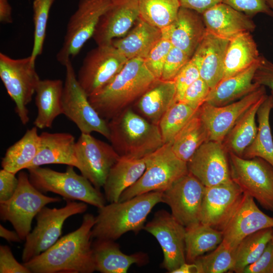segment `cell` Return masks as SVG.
<instances>
[{
    "instance_id": "cell-1",
    "label": "cell",
    "mask_w": 273,
    "mask_h": 273,
    "mask_svg": "<svg viewBox=\"0 0 273 273\" xmlns=\"http://www.w3.org/2000/svg\"><path fill=\"white\" fill-rule=\"evenodd\" d=\"M95 219L92 214H85L79 228L23 264L31 273L93 272L95 265L92 239Z\"/></svg>"
},
{
    "instance_id": "cell-2",
    "label": "cell",
    "mask_w": 273,
    "mask_h": 273,
    "mask_svg": "<svg viewBox=\"0 0 273 273\" xmlns=\"http://www.w3.org/2000/svg\"><path fill=\"white\" fill-rule=\"evenodd\" d=\"M156 79L143 59H129L108 84L88 99L100 116L110 120L130 107Z\"/></svg>"
},
{
    "instance_id": "cell-3",
    "label": "cell",
    "mask_w": 273,
    "mask_h": 273,
    "mask_svg": "<svg viewBox=\"0 0 273 273\" xmlns=\"http://www.w3.org/2000/svg\"><path fill=\"white\" fill-rule=\"evenodd\" d=\"M159 203H162V191H153L99 208L93 238L116 241L128 232L137 234L144 230L147 216Z\"/></svg>"
},
{
    "instance_id": "cell-4",
    "label": "cell",
    "mask_w": 273,
    "mask_h": 273,
    "mask_svg": "<svg viewBox=\"0 0 273 273\" xmlns=\"http://www.w3.org/2000/svg\"><path fill=\"white\" fill-rule=\"evenodd\" d=\"M108 126L109 140L120 157L144 158L164 144L158 125L131 107L110 119Z\"/></svg>"
},
{
    "instance_id": "cell-5",
    "label": "cell",
    "mask_w": 273,
    "mask_h": 273,
    "mask_svg": "<svg viewBox=\"0 0 273 273\" xmlns=\"http://www.w3.org/2000/svg\"><path fill=\"white\" fill-rule=\"evenodd\" d=\"M74 166L65 172L41 166L27 168L31 183L43 193L52 192L66 200H78L98 208L106 205L105 196L86 177L77 174Z\"/></svg>"
},
{
    "instance_id": "cell-6",
    "label": "cell",
    "mask_w": 273,
    "mask_h": 273,
    "mask_svg": "<svg viewBox=\"0 0 273 273\" xmlns=\"http://www.w3.org/2000/svg\"><path fill=\"white\" fill-rule=\"evenodd\" d=\"M146 167L139 179L121 194L118 201L153 191H163L188 172L187 162L173 153L171 144H165L145 157Z\"/></svg>"
},
{
    "instance_id": "cell-7",
    "label": "cell",
    "mask_w": 273,
    "mask_h": 273,
    "mask_svg": "<svg viewBox=\"0 0 273 273\" xmlns=\"http://www.w3.org/2000/svg\"><path fill=\"white\" fill-rule=\"evenodd\" d=\"M18 178V187L13 196L0 203V217L10 222L21 240H25L31 231L33 218L40 210L47 204L59 202L61 199L49 197L38 190L25 171H20Z\"/></svg>"
},
{
    "instance_id": "cell-8",
    "label": "cell",
    "mask_w": 273,
    "mask_h": 273,
    "mask_svg": "<svg viewBox=\"0 0 273 273\" xmlns=\"http://www.w3.org/2000/svg\"><path fill=\"white\" fill-rule=\"evenodd\" d=\"M0 78L15 104V111L21 123L29 122L27 105L32 101L40 80L35 69V63L30 56L13 59L0 53Z\"/></svg>"
},
{
    "instance_id": "cell-9",
    "label": "cell",
    "mask_w": 273,
    "mask_h": 273,
    "mask_svg": "<svg viewBox=\"0 0 273 273\" xmlns=\"http://www.w3.org/2000/svg\"><path fill=\"white\" fill-rule=\"evenodd\" d=\"M229 160L232 180L244 194L273 212V166L261 158L247 159L232 153Z\"/></svg>"
},
{
    "instance_id": "cell-10",
    "label": "cell",
    "mask_w": 273,
    "mask_h": 273,
    "mask_svg": "<svg viewBox=\"0 0 273 273\" xmlns=\"http://www.w3.org/2000/svg\"><path fill=\"white\" fill-rule=\"evenodd\" d=\"M87 209V203L70 200L60 208H42L36 216L35 227L25 239L22 253L23 263L52 246L59 239L65 221L70 216L84 213Z\"/></svg>"
},
{
    "instance_id": "cell-11",
    "label": "cell",
    "mask_w": 273,
    "mask_h": 273,
    "mask_svg": "<svg viewBox=\"0 0 273 273\" xmlns=\"http://www.w3.org/2000/svg\"><path fill=\"white\" fill-rule=\"evenodd\" d=\"M64 66L66 74L62 100L63 114L76 125L81 133L96 132L109 140L108 122L100 116L90 103L77 80L71 60L67 61Z\"/></svg>"
},
{
    "instance_id": "cell-12",
    "label": "cell",
    "mask_w": 273,
    "mask_h": 273,
    "mask_svg": "<svg viewBox=\"0 0 273 273\" xmlns=\"http://www.w3.org/2000/svg\"><path fill=\"white\" fill-rule=\"evenodd\" d=\"M109 3L110 0H79L76 11L68 22L62 46L56 55L60 64L64 66L76 56L93 37Z\"/></svg>"
},
{
    "instance_id": "cell-13",
    "label": "cell",
    "mask_w": 273,
    "mask_h": 273,
    "mask_svg": "<svg viewBox=\"0 0 273 273\" xmlns=\"http://www.w3.org/2000/svg\"><path fill=\"white\" fill-rule=\"evenodd\" d=\"M127 60L111 43L98 46L84 57L77 80L89 97L108 84Z\"/></svg>"
},
{
    "instance_id": "cell-14",
    "label": "cell",
    "mask_w": 273,
    "mask_h": 273,
    "mask_svg": "<svg viewBox=\"0 0 273 273\" xmlns=\"http://www.w3.org/2000/svg\"><path fill=\"white\" fill-rule=\"evenodd\" d=\"M205 186L189 172L162 192V203L168 205L173 217L186 228L200 223Z\"/></svg>"
},
{
    "instance_id": "cell-15",
    "label": "cell",
    "mask_w": 273,
    "mask_h": 273,
    "mask_svg": "<svg viewBox=\"0 0 273 273\" xmlns=\"http://www.w3.org/2000/svg\"><path fill=\"white\" fill-rule=\"evenodd\" d=\"M144 230L153 235L162 250V267L172 272L186 262V228L165 210L157 211Z\"/></svg>"
},
{
    "instance_id": "cell-16",
    "label": "cell",
    "mask_w": 273,
    "mask_h": 273,
    "mask_svg": "<svg viewBox=\"0 0 273 273\" xmlns=\"http://www.w3.org/2000/svg\"><path fill=\"white\" fill-rule=\"evenodd\" d=\"M75 150L81 174L100 190L120 156L111 145L91 134L81 133L76 142Z\"/></svg>"
},
{
    "instance_id": "cell-17",
    "label": "cell",
    "mask_w": 273,
    "mask_h": 273,
    "mask_svg": "<svg viewBox=\"0 0 273 273\" xmlns=\"http://www.w3.org/2000/svg\"><path fill=\"white\" fill-rule=\"evenodd\" d=\"M266 95L265 87L260 85L241 99L224 106L216 107L205 102L198 111L208 131L209 140L222 143L239 119Z\"/></svg>"
},
{
    "instance_id": "cell-18",
    "label": "cell",
    "mask_w": 273,
    "mask_h": 273,
    "mask_svg": "<svg viewBox=\"0 0 273 273\" xmlns=\"http://www.w3.org/2000/svg\"><path fill=\"white\" fill-rule=\"evenodd\" d=\"M187 164L188 172L206 187L232 180L229 153L222 143L211 140L205 142Z\"/></svg>"
},
{
    "instance_id": "cell-19",
    "label": "cell",
    "mask_w": 273,
    "mask_h": 273,
    "mask_svg": "<svg viewBox=\"0 0 273 273\" xmlns=\"http://www.w3.org/2000/svg\"><path fill=\"white\" fill-rule=\"evenodd\" d=\"M243 196L241 189L233 180L205 187L200 222L222 231Z\"/></svg>"
},
{
    "instance_id": "cell-20",
    "label": "cell",
    "mask_w": 273,
    "mask_h": 273,
    "mask_svg": "<svg viewBox=\"0 0 273 273\" xmlns=\"http://www.w3.org/2000/svg\"><path fill=\"white\" fill-rule=\"evenodd\" d=\"M273 228V217L262 212L254 199L244 194L222 230V242L236 248L246 237L259 230Z\"/></svg>"
},
{
    "instance_id": "cell-21",
    "label": "cell",
    "mask_w": 273,
    "mask_h": 273,
    "mask_svg": "<svg viewBox=\"0 0 273 273\" xmlns=\"http://www.w3.org/2000/svg\"><path fill=\"white\" fill-rule=\"evenodd\" d=\"M139 0H110L93 38L98 46L111 43L124 36L139 18Z\"/></svg>"
},
{
    "instance_id": "cell-22",
    "label": "cell",
    "mask_w": 273,
    "mask_h": 273,
    "mask_svg": "<svg viewBox=\"0 0 273 273\" xmlns=\"http://www.w3.org/2000/svg\"><path fill=\"white\" fill-rule=\"evenodd\" d=\"M161 30L172 46L191 58L207 32L201 14L181 7L174 21Z\"/></svg>"
},
{
    "instance_id": "cell-23",
    "label": "cell",
    "mask_w": 273,
    "mask_h": 273,
    "mask_svg": "<svg viewBox=\"0 0 273 273\" xmlns=\"http://www.w3.org/2000/svg\"><path fill=\"white\" fill-rule=\"evenodd\" d=\"M202 16L207 32L229 40L241 33H251L256 28L251 17L222 2Z\"/></svg>"
},
{
    "instance_id": "cell-24",
    "label": "cell",
    "mask_w": 273,
    "mask_h": 273,
    "mask_svg": "<svg viewBox=\"0 0 273 273\" xmlns=\"http://www.w3.org/2000/svg\"><path fill=\"white\" fill-rule=\"evenodd\" d=\"M229 41L207 32L192 57L198 67L200 77L211 89L223 78Z\"/></svg>"
},
{
    "instance_id": "cell-25",
    "label": "cell",
    "mask_w": 273,
    "mask_h": 273,
    "mask_svg": "<svg viewBox=\"0 0 273 273\" xmlns=\"http://www.w3.org/2000/svg\"><path fill=\"white\" fill-rule=\"evenodd\" d=\"M38 153L27 168L50 164H65L79 169L74 136L67 132H42Z\"/></svg>"
},
{
    "instance_id": "cell-26",
    "label": "cell",
    "mask_w": 273,
    "mask_h": 273,
    "mask_svg": "<svg viewBox=\"0 0 273 273\" xmlns=\"http://www.w3.org/2000/svg\"><path fill=\"white\" fill-rule=\"evenodd\" d=\"M92 250L95 271L101 273H126L132 264L142 266L148 262L147 254H125L113 240L96 239L92 243Z\"/></svg>"
},
{
    "instance_id": "cell-27",
    "label": "cell",
    "mask_w": 273,
    "mask_h": 273,
    "mask_svg": "<svg viewBox=\"0 0 273 273\" xmlns=\"http://www.w3.org/2000/svg\"><path fill=\"white\" fill-rule=\"evenodd\" d=\"M176 101L174 81L156 79L135 102V111L158 125L162 116Z\"/></svg>"
},
{
    "instance_id": "cell-28",
    "label": "cell",
    "mask_w": 273,
    "mask_h": 273,
    "mask_svg": "<svg viewBox=\"0 0 273 273\" xmlns=\"http://www.w3.org/2000/svg\"><path fill=\"white\" fill-rule=\"evenodd\" d=\"M161 37L160 29L139 17L124 36L113 39L111 44L127 60H144Z\"/></svg>"
},
{
    "instance_id": "cell-29",
    "label": "cell",
    "mask_w": 273,
    "mask_h": 273,
    "mask_svg": "<svg viewBox=\"0 0 273 273\" xmlns=\"http://www.w3.org/2000/svg\"><path fill=\"white\" fill-rule=\"evenodd\" d=\"M146 167L145 157H120L111 168L103 187L106 200L109 203L118 202L123 192L141 177Z\"/></svg>"
},
{
    "instance_id": "cell-30",
    "label": "cell",
    "mask_w": 273,
    "mask_h": 273,
    "mask_svg": "<svg viewBox=\"0 0 273 273\" xmlns=\"http://www.w3.org/2000/svg\"><path fill=\"white\" fill-rule=\"evenodd\" d=\"M64 83L59 79L39 81L35 91L37 116L33 122L37 128L52 127L55 119L63 114L62 94Z\"/></svg>"
},
{
    "instance_id": "cell-31",
    "label": "cell",
    "mask_w": 273,
    "mask_h": 273,
    "mask_svg": "<svg viewBox=\"0 0 273 273\" xmlns=\"http://www.w3.org/2000/svg\"><path fill=\"white\" fill-rule=\"evenodd\" d=\"M260 60L246 70L222 79L211 89L205 102L214 106H222L236 101L256 89L260 85L254 82L253 78Z\"/></svg>"
},
{
    "instance_id": "cell-32",
    "label": "cell",
    "mask_w": 273,
    "mask_h": 273,
    "mask_svg": "<svg viewBox=\"0 0 273 273\" xmlns=\"http://www.w3.org/2000/svg\"><path fill=\"white\" fill-rule=\"evenodd\" d=\"M261 56L251 32L241 33L229 41L222 79L240 73L260 60Z\"/></svg>"
},
{
    "instance_id": "cell-33",
    "label": "cell",
    "mask_w": 273,
    "mask_h": 273,
    "mask_svg": "<svg viewBox=\"0 0 273 273\" xmlns=\"http://www.w3.org/2000/svg\"><path fill=\"white\" fill-rule=\"evenodd\" d=\"M267 95L261 98L239 119L222 142L228 153L242 157L245 150L254 140L257 131V112Z\"/></svg>"
},
{
    "instance_id": "cell-34",
    "label": "cell",
    "mask_w": 273,
    "mask_h": 273,
    "mask_svg": "<svg viewBox=\"0 0 273 273\" xmlns=\"http://www.w3.org/2000/svg\"><path fill=\"white\" fill-rule=\"evenodd\" d=\"M273 109V98L267 95L257 112L258 122L256 136L245 150L242 157L247 159L261 158L273 166V139L269 122Z\"/></svg>"
},
{
    "instance_id": "cell-35",
    "label": "cell",
    "mask_w": 273,
    "mask_h": 273,
    "mask_svg": "<svg viewBox=\"0 0 273 273\" xmlns=\"http://www.w3.org/2000/svg\"><path fill=\"white\" fill-rule=\"evenodd\" d=\"M40 142L36 127L27 129L20 140L7 150L2 160V168L15 174L27 169L38 153Z\"/></svg>"
},
{
    "instance_id": "cell-36",
    "label": "cell",
    "mask_w": 273,
    "mask_h": 273,
    "mask_svg": "<svg viewBox=\"0 0 273 273\" xmlns=\"http://www.w3.org/2000/svg\"><path fill=\"white\" fill-rule=\"evenodd\" d=\"M208 141V131L198 110L170 144L175 155L187 163L197 150Z\"/></svg>"
},
{
    "instance_id": "cell-37",
    "label": "cell",
    "mask_w": 273,
    "mask_h": 273,
    "mask_svg": "<svg viewBox=\"0 0 273 273\" xmlns=\"http://www.w3.org/2000/svg\"><path fill=\"white\" fill-rule=\"evenodd\" d=\"M186 229V259L189 263L214 250L223 240L222 231L201 222Z\"/></svg>"
},
{
    "instance_id": "cell-38",
    "label": "cell",
    "mask_w": 273,
    "mask_h": 273,
    "mask_svg": "<svg viewBox=\"0 0 273 273\" xmlns=\"http://www.w3.org/2000/svg\"><path fill=\"white\" fill-rule=\"evenodd\" d=\"M272 237L273 228H269L244 238L237 246L235 264L232 271L242 273L246 266L260 257Z\"/></svg>"
},
{
    "instance_id": "cell-39",
    "label": "cell",
    "mask_w": 273,
    "mask_h": 273,
    "mask_svg": "<svg viewBox=\"0 0 273 273\" xmlns=\"http://www.w3.org/2000/svg\"><path fill=\"white\" fill-rule=\"evenodd\" d=\"M139 17L160 30L170 25L181 7L179 0H139Z\"/></svg>"
},
{
    "instance_id": "cell-40",
    "label": "cell",
    "mask_w": 273,
    "mask_h": 273,
    "mask_svg": "<svg viewBox=\"0 0 273 273\" xmlns=\"http://www.w3.org/2000/svg\"><path fill=\"white\" fill-rule=\"evenodd\" d=\"M197 110L183 101H176L170 106L158 123L164 144L171 143Z\"/></svg>"
},
{
    "instance_id": "cell-41",
    "label": "cell",
    "mask_w": 273,
    "mask_h": 273,
    "mask_svg": "<svg viewBox=\"0 0 273 273\" xmlns=\"http://www.w3.org/2000/svg\"><path fill=\"white\" fill-rule=\"evenodd\" d=\"M236 248L222 241L209 253L201 255L194 261L198 273H223L232 271L235 262Z\"/></svg>"
},
{
    "instance_id": "cell-42",
    "label": "cell",
    "mask_w": 273,
    "mask_h": 273,
    "mask_svg": "<svg viewBox=\"0 0 273 273\" xmlns=\"http://www.w3.org/2000/svg\"><path fill=\"white\" fill-rule=\"evenodd\" d=\"M55 0H33L32 4L34 37L30 55L33 62L43 51L48 21L51 9Z\"/></svg>"
},
{
    "instance_id": "cell-43",
    "label": "cell",
    "mask_w": 273,
    "mask_h": 273,
    "mask_svg": "<svg viewBox=\"0 0 273 273\" xmlns=\"http://www.w3.org/2000/svg\"><path fill=\"white\" fill-rule=\"evenodd\" d=\"M172 47L170 41L162 35L161 38L144 59L147 68L156 79L161 78L164 63Z\"/></svg>"
},
{
    "instance_id": "cell-44",
    "label": "cell",
    "mask_w": 273,
    "mask_h": 273,
    "mask_svg": "<svg viewBox=\"0 0 273 273\" xmlns=\"http://www.w3.org/2000/svg\"><path fill=\"white\" fill-rule=\"evenodd\" d=\"M200 77L198 67L191 58L173 80L176 88V101H181L186 89Z\"/></svg>"
},
{
    "instance_id": "cell-45",
    "label": "cell",
    "mask_w": 273,
    "mask_h": 273,
    "mask_svg": "<svg viewBox=\"0 0 273 273\" xmlns=\"http://www.w3.org/2000/svg\"><path fill=\"white\" fill-rule=\"evenodd\" d=\"M191 58L184 52L172 46L164 63L161 79L173 80Z\"/></svg>"
},
{
    "instance_id": "cell-46",
    "label": "cell",
    "mask_w": 273,
    "mask_h": 273,
    "mask_svg": "<svg viewBox=\"0 0 273 273\" xmlns=\"http://www.w3.org/2000/svg\"><path fill=\"white\" fill-rule=\"evenodd\" d=\"M211 89L206 82L200 77L186 89L181 101L197 110L205 103Z\"/></svg>"
},
{
    "instance_id": "cell-47",
    "label": "cell",
    "mask_w": 273,
    "mask_h": 273,
    "mask_svg": "<svg viewBox=\"0 0 273 273\" xmlns=\"http://www.w3.org/2000/svg\"><path fill=\"white\" fill-rule=\"evenodd\" d=\"M222 3L251 18L260 13L273 17V11L265 0H222Z\"/></svg>"
},
{
    "instance_id": "cell-48",
    "label": "cell",
    "mask_w": 273,
    "mask_h": 273,
    "mask_svg": "<svg viewBox=\"0 0 273 273\" xmlns=\"http://www.w3.org/2000/svg\"><path fill=\"white\" fill-rule=\"evenodd\" d=\"M242 273H273V237L260 257L246 266Z\"/></svg>"
},
{
    "instance_id": "cell-49",
    "label": "cell",
    "mask_w": 273,
    "mask_h": 273,
    "mask_svg": "<svg viewBox=\"0 0 273 273\" xmlns=\"http://www.w3.org/2000/svg\"><path fill=\"white\" fill-rule=\"evenodd\" d=\"M1 273H31L24 264H20L14 257L10 248L7 245L0 246Z\"/></svg>"
},
{
    "instance_id": "cell-50",
    "label": "cell",
    "mask_w": 273,
    "mask_h": 273,
    "mask_svg": "<svg viewBox=\"0 0 273 273\" xmlns=\"http://www.w3.org/2000/svg\"><path fill=\"white\" fill-rule=\"evenodd\" d=\"M253 81L260 85L268 87L273 98V62L262 55L255 71Z\"/></svg>"
},
{
    "instance_id": "cell-51",
    "label": "cell",
    "mask_w": 273,
    "mask_h": 273,
    "mask_svg": "<svg viewBox=\"0 0 273 273\" xmlns=\"http://www.w3.org/2000/svg\"><path fill=\"white\" fill-rule=\"evenodd\" d=\"M15 173L3 168L0 170V203L9 200L16 192L18 178Z\"/></svg>"
},
{
    "instance_id": "cell-52",
    "label": "cell",
    "mask_w": 273,
    "mask_h": 273,
    "mask_svg": "<svg viewBox=\"0 0 273 273\" xmlns=\"http://www.w3.org/2000/svg\"><path fill=\"white\" fill-rule=\"evenodd\" d=\"M181 7L202 14L207 10L222 2V0H179Z\"/></svg>"
},
{
    "instance_id": "cell-53",
    "label": "cell",
    "mask_w": 273,
    "mask_h": 273,
    "mask_svg": "<svg viewBox=\"0 0 273 273\" xmlns=\"http://www.w3.org/2000/svg\"><path fill=\"white\" fill-rule=\"evenodd\" d=\"M12 9L8 0H0V22L9 24L13 22Z\"/></svg>"
},
{
    "instance_id": "cell-54",
    "label": "cell",
    "mask_w": 273,
    "mask_h": 273,
    "mask_svg": "<svg viewBox=\"0 0 273 273\" xmlns=\"http://www.w3.org/2000/svg\"><path fill=\"white\" fill-rule=\"evenodd\" d=\"M0 236L8 242H20L21 241L18 234L15 231H10L0 224Z\"/></svg>"
},
{
    "instance_id": "cell-55",
    "label": "cell",
    "mask_w": 273,
    "mask_h": 273,
    "mask_svg": "<svg viewBox=\"0 0 273 273\" xmlns=\"http://www.w3.org/2000/svg\"><path fill=\"white\" fill-rule=\"evenodd\" d=\"M172 273H198V271L195 263L186 262L174 270Z\"/></svg>"
},
{
    "instance_id": "cell-56",
    "label": "cell",
    "mask_w": 273,
    "mask_h": 273,
    "mask_svg": "<svg viewBox=\"0 0 273 273\" xmlns=\"http://www.w3.org/2000/svg\"><path fill=\"white\" fill-rule=\"evenodd\" d=\"M268 7L273 11V0H265Z\"/></svg>"
}]
</instances>
